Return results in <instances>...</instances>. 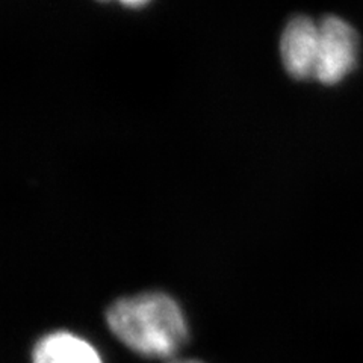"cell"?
Segmentation results:
<instances>
[{"label":"cell","mask_w":363,"mask_h":363,"mask_svg":"<svg viewBox=\"0 0 363 363\" xmlns=\"http://www.w3.org/2000/svg\"><path fill=\"white\" fill-rule=\"evenodd\" d=\"M120 4L126 5V6H130V8H140L143 5H145L149 0H118Z\"/></svg>","instance_id":"cell-5"},{"label":"cell","mask_w":363,"mask_h":363,"mask_svg":"<svg viewBox=\"0 0 363 363\" xmlns=\"http://www.w3.org/2000/svg\"><path fill=\"white\" fill-rule=\"evenodd\" d=\"M320 41L315 77L324 85H335L348 76L357 62L359 38L353 26L336 16L318 21Z\"/></svg>","instance_id":"cell-2"},{"label":"cell","mask_w":363,"mask_h":363,"mask_svg":"<svg viewBox=\"0 0 363 363\" xmlns=\"http://www.w3.org/2000/svg\"><path fill=\"white\" fill-rule=\"evenodd\" d=\"M320 28L306 16H297L288 21L280 37V60L294 79L315 77Z\"/></svg>","instance_id":"cell-3"},{"label":"cell","mask_w":363,"mask_h":363,"mask_svg":"<svg viewBox=\"0 0 363 363\" xmlns=\"http://www.w3.org/2000/svg\"><path fill=\"white\" fill-rule=\"evenodd\" d=\"M106 320L124 345L145 357H172L188 337L177 303L159 292L118 300L109 308Z\"/></svg>","instance_id":"cell-1"},{"label":"cell","mask_w":363,"mask_h":363,"mask_svg":"<svg viewBox=\"0 0 363 363\" xmlns=\"http://www.w3.org/2000/svg\"><path fill=\"white\" fill-rule=\"evenodd\" d=\"M33 363H101L96 348L67 332L44 336L33 348Z\"/></svg>","instance_id":"cell-4"},{"label":"cell","mask_w":363,"mask_h":363,"mask_svg":"<svg viewBox=\"0 0 363 363\" xmlns=\"http://www.w3.org/2000/svg\"><path fill=\"white\" fill-rule=\"evenodd\" d=\"M172 363H200L196 360H179V362H172Z\"/></svg>","instance_id":"cell-6"}]
</instances>
